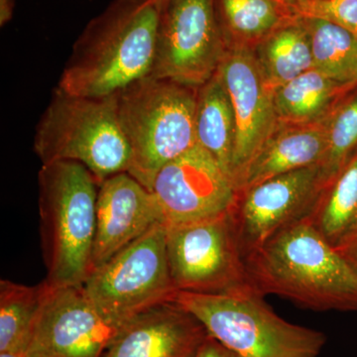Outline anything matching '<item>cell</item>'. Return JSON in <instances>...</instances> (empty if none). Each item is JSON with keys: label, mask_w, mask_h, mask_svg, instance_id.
<instances>
[{"label": "cell", "mask_w": 357, "mask_h": 357, "mask_svg": "<svg viewBox=\"0 0 357 357\" xmlns=\"http://www.w3.org/2000/svg\"><path fill=\"white\" fill-rule=\"evenodd\" d=\"M159 15L153 0H112L77 37L57 88L107 98L149 76Z\"/></svg>", "instance_id": "cell-1"}, {"label": "cell", "mask_w": 357, "mask_h": 357, "mask_svg": "<svg viewBox=\"0 0 357 357\" xmlns=\"http://www.w3.org/2000/svg\"><path fill=\"white\" fill-rule=\"evenodd\" d=\"M253 287L314 311H357V270L307 218L245 257Z\"/></svg>", "instance_id": "cell-2"}, {"label": "cell", "mask_w": 357, "mask_h": 357, "mask_svg": "<svg viewBox=\"0 0 357 357\" xmlns=\"http://www.w3.org/2000/svg\"><path fill=\"white\" fill-rule=\"evenodd\" d=\"M38 184L45 281L52 288L83 286L91 271L100 184L76 161L44 164Z\"/></svg>", "instance_id": "cell-3"}, {"label": "cell", "mask_w": 357, "mask_h": 357, "mask_svg": "<svg viewBox=\"0 0 357 357\" xmlns=\"http://www.w3.org/2000/svg\"><path fill=\"white\" fill-rule=\"evenodd\" d=\"M198 88L148 76L114 95L130 148L128 174L151 191L159 171L196 146Z\"/></svg>", "instance_id": "cell-4"}, {"label": "cell", "mask_w": 357, "mask_h": 357, "mask_svg": "<svg viewBox=\"0 0 357 357\" xmlns=\"http://www.w3.org/2000/svg\"><path fill=\"white\" fill-rule=\"evenodd\" d=\"M255 288L225 294L177 292L174 301L238 357H318L326 335L290 323Z\"/></svg>", "instance_id": "cell-5"}, {"label": "cell", "mask_w": 357, "mask_h": 357, "mask_svg": "<svg viewBox=\"0 0 357 357\" xmlns=\"http://www.w3.org/2000/svg\"><path fill=\"white\" fill-rule=\"evenodd\" d=\"M34 151L42 165L76 161L98 184L128 172L131 153L117 115L114 96L84 98L54 89L36 126Z\"/></svg>", "instance_id": "cell-6"}, {"label": "cell", "mask_w": 357, "mask_h": 357, "mask_svg": "<svg viewBox=\"0 0 357 357\" xmlns=\"http://www.w3.org/2000/svg\"><path fill=\"white\" fill-rule=\"evenodd\" d=\"M83 286L98 311L119 326L149 307L174 301L178 291L169 267L165 223H156L93 270Z\"/></svg>", "instance_id": "cell-7"}, {"label": "cell", "mask_w": 357, "mask_h": 357, "mask_svg": "<svg viewBox=\"0 0 357 357\" xmlns=\"http://www.w3.org/2000/svg\"><path fill=\"white\" fill-rule=\"evenodd\" d=\"M167 253L178 292L225 294L255 288L230 213L167 227Z\"/></svg>", "instance_id": "cell-8"}, {"label": "cell", "mask_w": 357, "mask_h": 357, "mask_svg": "<svg viewBox=\"0 0 357 357\" xmlns=\"http://www.w3.org/2000/svg\"><path fill=\"white\" fill-rule=\"evenodd\" d=\"M225 52L215 0H168L160 9L149 76L199 88L215 76Z\"/></svg>", "instance_id": "cell-9"}, {"label": "cell", "mask_w": 357, "mask_h": 357, "mask_svg": "<svg viewBox=\"0 0 357 357\" xmlns=\"http://www.w3.org/2000/svg\"><path fill=\"white\" fill-rule=\"evenodd\" d=\"M325 187L316 165L239 192L230 218L244 257L281 230L309 217Z\"/></svg>", "instance_id": "cell-10"}, {"label": "cell", "mask_w": 357, "mask_h": 357, "mask_svg": "<svg viewBox=\"0 0 357 357\" xmlns=\"http://www.w3.org/2000/svg\"><path fill=\"white\" fill-rule=\"evenodd\" d=\"M151 192L167 227L227 215L239 194L234 178L198 144L159 171Z\"/></svg>", "instance_id": "cell-11"}, {"label": "cell", "mask_w": 357, "mask_h": 357, "mask_svg": "<svg viewBox=\"0 0 357 357\" xmlns=\"http://www.w3.org/2000/svg\"><path fill=\"white\" fill-rule=\"evenodd\" d=\"M122 328L98 311L84 286H49L24 356L102 357Z\"/></svg>", "instance_id": "cell-12"}, {"label": "cell", "mask_w": 357, "mask_h": 357, "mask_svg": "<svg viewBox=\"0 0 357 357\" xmlns=\"http://www.w3.org/2000/svg\"><path fill=\"white\" fill-rule=\"evenodd\" d=\"M217 75L229 93L236 119V181L280 122L275 110L273 91L265 83L252 49L227 47Z\"/></svg>", "instance_id": "cell-13"}, {"label": "cell", "mask_w": 357, "mask_h": 357, "mask_svg": "<svg viewBox=\"0 0 357 357\" xmlns=\"http://www.w3.org/2000/svg\"><path fill=\"white\" fill-rule=\"evenodd\" d=\"M158 222H163V218L153 192L132 176L119 173L103 181L96 202L91 271L109 261Z\"/></svg>", "instance_id": "cell-14"}, {"label": "cell", "mask_w": 357, "mask_h": 357, "mask_svg": "<svg viewBox=\"0 0 357 357\" xmlns=\"http://www.w3.org/2000/svg\"><path fill=\"white\" fill-rule=\"evenodd\" d=\"M208 337L198 319L168 301L131 319L102 357H194Z\"/></svg>", "instance_id": "cell-15"}, {"label": "cell", "mask_w": 357, "mask_h": 357, "mask_svg": "<svg viewBox=\"0 0 357 357\" xmlns=\"http://www.w3.org/2000/svg\"><path fill=\"white\" fill-rule=\"evenodd\" d=\"M326 148L325 119L307 124H278L236 178L238 191L277 177L319 165Z\"/></svg>", "instance_id": "cell-16"}, {"label": "cell", "mask_w": 357, "mask_h": 357, "mask_svg": "<svg viewBox=\"0 0 357 357\" xmlns=\"http://www.w3.org/2000/svg\"><path fill=\"white\" fill-rule=\"evenodd\" d=\"M195 130L197 144L234 178L236 119L229 93L217 73L198 88Z\"/></svg>", "instance_id": "cell-17"}, {"label": "cell", "mask_w": 357, "mask_h": 357, "mask_svg": "<svg viewBox=\"0 0 357 357\" xmlns=\"http://www.w3.org/2000/svg\"><path fill=\"white\" fill-rule=\"evenodd\" d=\"M252 51L272 91L314 68L309 30L301 16L275 30Z\"/></svg>", "instance_id": "cell-18"}, {"label": "cell", "mask_w": 357, "mask_h": 357, "mask_svg": "<svg viewBox=\"0 0 357 357\" xmlns=\"http://www.w3.org/2000/svg\"><path fill=\"white\" fill-rule=\"evenodd\" d=\"M354 86L337 83L312 68L274 89L279 122L307 124L323 121L338 100Z\"/></svg>", "instance_id": "cell-19"}, {"label": "cell", "mask_w": 357, "mask_h": 357, "mask_svg": "<svg viewBox=\"0 0 357 357\" xmlns=\"http://www.w3.org/2000/svg\"><path fill=\"white\" fill-rule=\"evenodd\" d=\"M215 9L227 48L252 49L297 16L282 0H215Z\"/></svg>", "instance_id": "cell-20"}, {"label": "cell", "mask_w": 357, "mask_h": 357, "mask_svg": "<svg viewBox=\"0 0 357 357\" xmlns=\"http://www.w3.org/2000/svg\"><path fill=\"white\" fill-rule=\"evenodd\" d=\"M307 220L337 250L356 236L357 155L324 188Z\"/></svg>", "instance_id": "cell-21"}, {"label": "cell", "mask_w": 357, "mask_h": 357, "mask_svg": "<svg viewBox=\"0 0 357 357\" xmlns=\"http://www.w3.org/2000/svg\"><path fill=\"white\" fill-rule=\"evenodd\" d=\"M48 291L46 281L36 286L0 282V352L24 354Z\"/></svg>", "instance_id": "cell-22"}, {"label": "cell", "mask_w": 357, "mask_h": 357, "mask_svg": "<svg viewBox=\"0 0 357 357\" xmlns=\"http://www.w3.org/2000/svg\"><path fill=\"white\" fill-rule=\"evenodd\" d=\"M311 38L314 68L333 81L357 84V35L335 23L303 17Z\"/></svg>", "instance_id": "cell-23"}, {"label": "cell", "mask_w": 357, "mask_h": 357, "mask_svg": "<svg viewBox=\"0 0 357 357\" xmlns=\"http://www.w3.org/2000/svg\"><path fill=\"white\" fill-rule=\"evenodd\" d=\"M326 148L319 164L326 185L357 155V86L349 89L325 119Z\"/></svg>", "instance_id": "cell-24"}, {"label": "cell", "mask_w": 357, "mask_h": 357, "mask_svg": "<svg viewBox=\"0 0 357 357\" xmlns=\"http://www.w3.org/2000/svg\"><path fill=\"white\" fill-rule=\"evenodd\" d=\"M291 8L297 16L326 20L357 35V0H306Z\"/></svg>", "instance_id": "cell-25"}, {"label": "cell", "mask_w": 357, "mask_h": 357, "mask_svg": "<svg viewBox=\"0 0 357 357\" xmlns=\"http://www.w3.org/2000/svg\"><path fill=\"white\" fill-rule=\"evenodd\" d=\"M194 357H238L208 335Z\"/></svg>", "instance_id": "cell-26"}, {"label": "cell", "mask_w": 357, "mask_h": 357, "mask_svg": "<svg viewBox=\"0 0 357 357\" xmlns=\"http://www.w3.org/2000/svg\"><path fill=\"white\" fill-rule=\"evenodd\" d=\"M15 0H0V25L6 26L13 17Z\"/></svg>", "instance_id": "cell-27"}, {"label": "cell", "mask_w": 357, "mask_h": 357, "mask_svg": "<svg viewBox=\"0 0 357 357\" xmlns=\"http://www.w3.org/2000/svg\"><path fill=\"white\" fill-rule=\"evenodd\" d=\"M338 251L357 270V234L347 245Z\"/></svg>", "instance_id": "cell-28"}, {"label": "cell", "mask_w": 357, "mask_h": 357, "mask_svg": "<svg viewBox=\"0 0 357 357\" xmlns=\"http://www.w3.org/2000/svg\"><path fill=\"white\" fill-rule=\"evenodd\" d=\"M0 357H25L24 354L17 352H0Z\"/></svg>", "instance_id": "cell-29"}, {"label": "cell", "mask_w": 357, "mask_h": 357, "mask_svg": "<svg viewBox=\"0 0 357 357\" xmlns=\"http://www.w3.org/2000/svg\"><path fill=\"white\" fill-rule=\"evenodd\" d=\"M282 1L285 2L286 4H288L289 6H292L294 4L299 3V2L306 1V0H282Z\"/></svg>", "instance_id": "cell-30"}, {"label": "cell", "mask_w": 357, "mask_h": 357, "mask_svg": "<svg viewBox=\"0 0 357 357\" xmlns=\"http://www.w3.org/2000/svg\"><path fill=\"white\" fill-rule=\"evenodd\" d=\"M153 1L154 3L156 4L157 7H158L160 10V9H161L162 7H163L164 4H165L166 2L168 1V0H153Z\"/></svg>", "instance_id": "cell-31"}]
</instances>
